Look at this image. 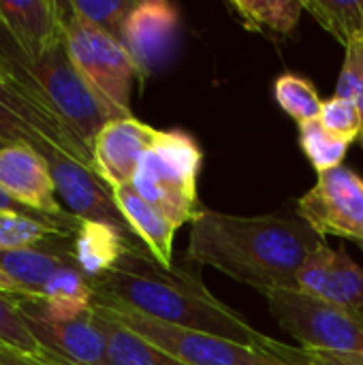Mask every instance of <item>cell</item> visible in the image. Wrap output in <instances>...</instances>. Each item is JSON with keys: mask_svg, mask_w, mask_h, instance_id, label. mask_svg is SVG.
Here are the masks:
<instances>
[{"mask_svg": "<svg viewBox=\"0 0 363 365\" xmlns=\"http://www.w3.org/2000/svg\"><path fill=\"white\" fill-rule=\"evenodd\" d=\"M321 242L302 218L203 210L190 225L186 255L267 297L297 291V274Z\"/></svg>", "mask_w": 363, "mask_h": 365, "instance_id": "6da1fadb", "label": "cell"}, {"mask_svg": "<svg viewBox=\"0 0 363 365\" xmlns=\"http://www.w3.org/2000/svg\"><path fill=\"white\" fill-rule=\"evenodd\" d=\"M94 304L137 310L163 323L205 331L246 346L263 338L193 274L156 263L148 250H128L105 276L92 280Z\"/></svg>", "mask_w": 363, "mask_h": 365, "instance_id": "7a4b0ae2", "label": "cell"}, {"mask_svg": "<svg viewBox=\"0 0 363 365\" xmlns=\"http://www.w3.org/2000/svg\"><path fill=\"white\" fill-rule=\"evenodd\" d=\"M201 167L203 152L193 135L180 128L160 130L131 186L180 229L193 225L205 210L197 192Z\"/></svg>", "mask_w": 363, "mask_h": 365, "instance_id": "3957f363", "label": "cell"}, {"mask_svg": "<svg viewBox=\"0 0 363 365\" xmlns=\"http://www.w3.org/2000/svg\"><path fill=\"white\" fill-rule=\"evenodd\" d=\"M64 45L71 62L94 94L120 118L131 113V92L139 79L124 45L105 30L83 21L64 2Z\"/></svg>", "mask_w": 363, "mask_h": 365, "instance_id": "277c9868", "label": "cell"}, {"mask_svg": "<svg viewBox=\"0 0 363 365\" xmlns=\"http://www.w3.org/2000/svg\"><path fill=\"white\" fill-rule=\"evenodd\" d=\"M278 327L300 346L315 351L363 353V312H355L302 291L265 297Z\"/></svg>", "mask_w": 363, "mask_h": 365, "instance_id": "5b68a950", "label": "cell"}, {"mask_svg": "<svg viewBox=\"0 0 363 365\" xmlns=\"http://www.w3.org/2000/svg\"><path fill=\"white\" fill-rule=\"evenodd\" d=\"M94 306L182 365H282L257 346H246L205 331L163 323L131 308Z\"/></svg>", "mask_w": 363, "mask_h": 365, "instance_id": "8992f818", "label": "cell"}, {"mask_svg": "<svg viewBox=\"0 0 363 365\" xmlns=\"http://www.w3.org/2000/svg\"><path fill=\"white\" fill-rule=\"evenodd\" d=\"M295 214L321 240L332 235L363 248V180L347 165L319 173L297 199Z\"/></svg>", "mask_w": 363, "mask_h": 365, "instance_id": "52a82bcc", "label": "cell"}, {"mask_svg": "<svg viewBox=\"0 0 363 365\" xmlns=\"http://www.w3.org/2000/svg\"><path fill=\"white\" fill-rule=\"evenodd\" d=\"M24 325L39 346L62 365H101L107 340L94 308L79 317L51 314L39 297H17Z\"/></svg>", "mask_w": 363, "mask_h": 365, "instance_id": "ba28073f", "label": "cell"}, {"mask_svg": "<svg viewBox=\"0 0 363 365\" xmlns=\"http://www.w3.org/2000/svg\"><path fill=\"white\" fill-rule=\"evenodd\" d=\"M28 143L43 156L71 154L92 165V154L73 141L56 115L17 83L0 79V148Z\"/></svg>", "mask_w": 363, "mask_h": 365, "instance_id": "9c48e42d", "label": "cell"}, {"mask_svg": "<svg viewBox=\"0 0 363 365\" xmlns=\"http://www.w3.org/2000/svg\"><path fill=\"white\" fill-rule=\"evenodd\" d=\"M45 160L53 178L56 195L71 216L79 220L107 222L122 229L131 237H137L126 225L124 216L120 214L111 190L96 175L92 165L64 152H53L45 156Z\"/></svg>", "mask_w": 363, "mask_h": 365, "instance_id": "30bf717a", "label": "cell"}, {"mask_svg": "<svg viewBox=\"0 0 363 365\" xmlns=\"http://www.w3.org/2000/svg\"><path fill=\"white\" fill-rule=\"evenodd\" d=\"M158 128L135 115L111 120L92 143V167L109 190L131 186L143 156L158 137Z\"/></svg>", "mask_w": 363, "mask_h": 365, "instance_id": "8fae6325", "label": "cell"}, {"mask_svg": "<svg viewBox=\"0 0 363 365\" xmlns=\"http://www.w3.org/2000/svg\"><path fill=\"white\" fill-rule=\"evenodd\" d=\"M0 188L39 216L75 218L62 207L56 195L45 156L28 143L0 148Z\"/></svg>", "mask_w": 363, "mask_h": 365, "instance_id": "7c38bea8", "label": "cell"}, {"mask_svg": "<svg viewBox=\"0 0 363 365\" xmlns=\"http://www.w3.org/2000/svg\"><path fill=\"white\" fill-rule=\"evenodd\" d=\"M180 28V11L167 0L137 2L124 21L120 43L133 58L139 81L150 77L169 56Z\"/></svg>", "mask_w": 363, "mask_h": 365, "instance_id": "4fadbf2b", "label": "cell"}, {"mask_svg": "<svg viewBox=\"0 0 363 365\" xmlns=\"http://www.w3.org/2000/svg\"><path fill=\"white\" fill-rule=\"evenodd\" d=\"M297 291L363 312V267L349 257L344 248L334 250L323 240L302 265Z\"/></svg>", "mask_w": 363, "mask_h": 365, "instance_id": "5bb4252c", "label": "cell"}, {"mask_svg": "<svg viewBox=\"0 0 363 365\" xmlns=\"http://www.w3.org/2000/svg\"><path fill=\"white\" fill-rule=\"evenodd\" d=\"M0 24L28 58L39 60L64 41V2L0 0Z\"/></svg>", "mask_w": 363, "mask_h": 365, "instance_id": "9a60e30c", "label": "cell"}, {"mask_svg": "<svg viewBox=\"0 0 363 365\" xmlns=\"http://www.w3.org/2000/svg\"><path fill=\"white\" fill-rule=\"evenodd\" d=\"M71 240H58L41 246L0 250V295L4 297H41L51 276L73 261L71 246L58 244Z\"/></svg>", "mask_w": 363, "mask_h": 365, "instance_id": "2e32d148", "label": "cell"}, {"mask_svg": "<svg viewBox=\"0 0 363 365\" xmlns=\"http://www.w3.org/2000/svg\"><path fill=\"white\" fill-rule=\"evenodd\" d=\"M128 250H145V246L122 229L94 220H79L71 242L73 261L90 280L111 272Z\"/></svg>", "mask_w": 363, "mask_h": 365, "instance_id": "e0dca14e", "label": "cell"}, {"mask_svg": "<svg viewBox=\"0 0 363 365\" xmlns=\"http://www.w3.org/2000/svg\"><path fill=\"white\" fill-rule=\"evenodd\" d=\"M113 201L124 216L131 231L139 237V242L145 246V250L160 263L163 267L171 269L173 263V240L178 233V227L154 205H150L145 199H141L133 186H122L111 190Z\"/></svg>", "mask_w": 363, "mask_h": 365, "instance_id": "ac0fdd59", "label": "cell"}, {"mask_svg": "<svg viewBox=\"0 0 363 365\" xmlns=\"http://www.w3.org/2000/svg\"><path fill=\"white\" fill-rule=\"evenodd\" d=\"M92 308L101 319L107 340L105 359L101 365H182L141 336H137L135 331H131L128 327H124L122 323H118L116 319H111L94 304Z\"/></svg>", "mask_w": 363, "mask_h": 365, "instance_id": "d6986e66", "label": "cell"}, {"mask_svg": "<svg viewBox=\"0 0 363 365\" xmlns=\"http://www.w3.org/2000/svg\"><path fill=\"white\" fill-rule=\"evenodd\" d=\"M229 6L246 30L265 36H291L300 24L304 0H233Z\"/></svg>", "mask_w": 363, "mask_h": 365, "instance_id": "ffe728a7", "label": "cell"}, {"mask_svg": "<svg viewBox=\"0 0 363 365\" xmlns=\"http://www.w3.org/2000/svg\"><path fill=\"white\" fill-rule=\"evenodd\" d=\"M79 218H34L24 214H0V250L41 246L73 240Z\"/></svg>", "mask_w": 363, "mask_h": 365, "instance_id": "44dd1931", "label": "cell"}, {"mask_svg": "<svg viewBox=\"0 0 363 365\" xmlns=\"http://www.w3.org/2000/svg\"><path fill=\"white\" fill-rule=\"evenodd\" d=\"M39 299L51 314L79 317L88 312L94 304L92 280L83 276L75 261H68L51 276Z\"/></svg>", "mask_w": 363, "mask_h": 365, "instance_id": "7402d4cb", "label": "cell"}, {"mask_svg": "<svg viewBox=\"0 0 363 365\" xmlns=\"http://www.w3.org/2000/svg\"><path fill=\"white\" fill-rule=\"evenodd\" d=\"M304 9L342 47L363 36V0H304Z\"/></svg>", "mask_w": 363, "mask_h": 365, "instance_id": "603a6c76", "label": "cell"}, {"mask_svg": "<svg viewBox=\"0 0 363 365\" xmlns=\"http://www.w3.org/2000/svg\"><path fill=\"white\" fill-rule=\"evenodd\" d=\"M274 96H276V103L282 107V111L297 122V126L319 120L321 115L323 101L315 83L308 81L306 77H300L293 73L280 75L274 81Z\"/></svg>", "mask_w": 363, "mask_h": 365, "instance_id": "cb8c5ba5", "label": "cell"}, {"mask_svg": "<svg viewBox=\"0 0 363 365\" xmlns=\"http://www.w3.org/2000/svg\"><path fill=\"white\" fill-rule=\"evenodd\" d=\"M300 145H302L308 163L315 167L317 175L332 171L336 167H342L347 152L351 148L349 141L325 130L319 120L300 124Z\"/></svg>", "mask_w": 363, "mask_h": 365, "instance_id": "d4e9b609", "label": "cell"}, {"mask_svg": "<svg viewBox=\"0 0 363 365\" xmlns=\"http://www.w3.org/2000/svg\"><path fill=\"white\" fill-rule=\"evenodd\" d=\"M265 355L282 365H363V353H336V351H315L304 346H291L278 342L263 334L257 342Z\"/></svg>", "mask_w": 363, "mask_h": 365, "instance_id": "484cf974", "label": "cell"}, {"mask_svg": "<svg viewBox=\"0 0 363 365\" xmlns=\"http://www.w3.org/2000/svg\"><path fill=\"white\" fill-rule=\"evenodd\" d=\"M137 0H68V6L83 21L105 30L107 34L122 38V28Z\"/></svg>", "mask_w": 363, "mask_h": 365, "instance_id": "4316f807", "label": "cell"}, {"mask_svg": "<svg viewBox=\"0 0 363 365\" xmlns=\"http://www.w3.org/2000/svg\"><path fill=\"white\" fill-rule=\"evenodd\" d=\"M0 342L6 344V346H11V349L21 351V353H28V355L41 357V359L56 361L53 357H49L39 346V342L32 338V334L24 325V319H21V314L17 310L15 299L13 297H4V295H0Z\"/></svg>", "mask_w": 363, "mask_h": 365, "instance_id": "83f0119b", "label": "cell"}, {"mask_svg": "<svg viewBox=\"0 0 363 365\" xmlns=\"http://www.w3.org/2000/svg\"><path fill=\"white\" fill-rule=\"evenodd\" d=\"M336 94L342 98H349L362 120V137L359 143L363 148V36L351 41L344 47V62L342 71L338 77V88Z\"/></svg>", "mask_w": 363, "mask_h": 365, "instance_id": "f1b7e54d", "label": "cell"}, {"mask_svg": "<svg viewBox=\"0 0 363 365\" xmlns=\"http://www.w3.org/2000/svg\"><path fill=\"white\" fill-rule=\"evenodd\" d=\"M319 122L323 124L325 130H329L332 135H336L349 143L359 141V137H362V120H359L355 105L349 98H342L338 94L323 101Z\"/></svg>", "mask_w": 363, "mask_h": 365, "instance_id": "f546056e", "label": "cell"}, {"mask_svg": "<svg viewBox=\"0 0 363 365\" xmlns=\"http://www.w3.org/2000/svg\"><path fill=\"white\" fill-rule=\"evenodd\" d=\"M0 365H60L49 359H41L28 353H21L17 349H11L0 342Z\"/></svg>", "mask_w": 363, "mask_h": 365, "instance_id": "4dcf8cb0", "label": "cell"}, {"mask_svg": "<svg viewBox=\"0 0 363 365\" xmlns=\"http://www.w3.org/2000/svg\"><path fill=\"white\" fill-rule=\"evenodd\" d=\"M0 214H24V216H34V218H47V216H39L32 210L24 207L21 203H17L15 199H11L2 188H0ZM60 220V218H58Z\"/></svg>", "mask_w": 363, "mask_h": 365, "instance_id": "1f68e13d", "label": "cell"}, {"mask_svg": "<svg viewBox=\"0 0 363 365\" xmlns=\"http://www.w3.org/2000/svg\"><path fill=\"white\" fill-rule=\"evenodd\" d=\"M0 79H4V81H11V77H9V73H6V68H4V64L0 62ZM13 83V81H11Z\"/></svg>", "mask_w": 363, "mask_h": 365, "instance_id": "d6a6232c", "label": "cell"}]
</instances>
